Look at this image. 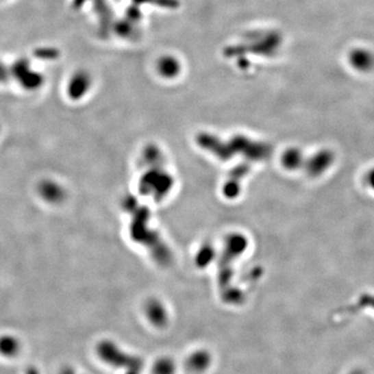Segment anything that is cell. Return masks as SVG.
Masks as SVG:
<instances>
[{"label":"cell","instance_id":"cell-1","mask_svg":"<svg viewBox=\"0 0 374 374\" xmlns=\"http://www.w3.org/2000/svg\"><path fill=\"white\" fill-rule=\"evenodd\" d=\"M19 351V343L15 338L5 336L0 338V353L5 357H13Z\"/></svg>","mask_w":374,"mask_h":374},{"label":"cell","instance_id":"cell-2","mask_svg":"<svg viewBox=\"0 0 374 374\" xmlns=\"http://www.w3.org/2000/svg\"><path fill=\"white\" fill-rule=\"evenodd\" d=\"M367 180L370 186L372 187V190H374V169L369 173V175H368Z\"/></svg>","mask_w":374,"mask_h":374},{"label":"cell","instance_id":"cell-3","mask_svg":"<svg viewBox=\"0 0 374 374\" xmlns=\"http://www.w3.org/2000/svg\"><path fill=\"white\" fill-rule=\"evenodd\" d=\"M27 374H38V372L35 369H30Z\"/></svg>","mask_w":374,"mask_h":374},{"label":"cell","instance_id":"cell-4","mask_svg":"<svg viewBox=\"0 0 374 374\" xmlns=\"http://www.w3.org/2000/svg\"><path fill=\"white\" fill-rule=\"evenodd\" d=\"M351 374H364V373L363 372L359 371V370H358V371L353 372V373Z\"/></svg>","mask_w":374,"mask_h":374}]
</instances>
